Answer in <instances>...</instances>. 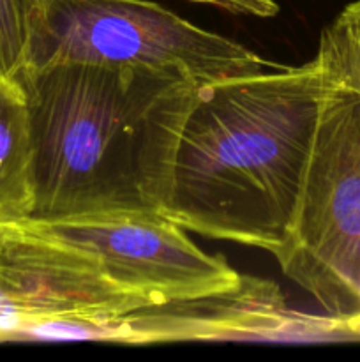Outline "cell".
<instances>
[{"label": "cell", "instance_id": "10", "mask_svg": "<svg viewBox=\"0 0 360 362\" xmlns=\"http://www.w3.org/2000/svg\"><path fill=\"white\" fill-rule=\"evenodd\" d=\"M34 0H0V74L16 76L25 60Z\"/></svg>", "mask_w": 360, "mask_h": 362}, {"label": "cell", "instance_id": "2", "mask_svg": "<svg viewBox=\"0 0 360 362\" xmlns=\"http://www.w3.org/2000/svg\"><path fill=\"white\" fill-rule=\"evenodd\" d=\"M323 88L316 57L198 85L162 214L203 237L274 253L299 198Z\"/></svg>", "mask_w": 360, "mask_h": 362}, {"label": "cell", "instance_id": "8", "mask_svg": "<svg viewBox=\"0 0 360 362\" xmlns=\"http://www.w3.org/2000/svg\"><path fill=\"white\" fill-rule=\"evenodd\" d=\"M34 205L27 92L18 76L0 74V226L32 218Z\"/></svg>", "mask_w": 360, "mask_h": 362}, {"label": "cell", "instance_id": "3", "mask_svg": "<svg viewBox=\"0 0 360 362\" xmlns=\"http://www.w3.org/2000/svg\"><path fill=\"white\" fill-rule=\"evenodd\" d=\"M323 80L299 198L272 255L286 278L360 339V95Z\"/></svg>", "mask_w": 360, "mask_h": 362}, {"label": "cell", "instance_id": "6", "mask_svg": "<svg viewBox=\"0 0 360 362\" xmlns=\"http://www.w3.org/2000/svg\"><path fill=\"white\" fill-rule=\"evenodd\" d=\"M152 306L112 281L94 257L25 219L0 226V341L60 320L112 322Z\"/></svg>", "mask_w": 360, "mask_h": 362}, {"label": "cell", "instance_id": "11", "mask_svg": "<svg viewBox=\"0 0 360 362\" xmlns=\"http://www.w3.org/2000/svg\"><path fill=\"white\" fill-rule=\"evenodd\" d=\"M189 2L210 6L229 14L254 18H272L279 13V4L275 0H189Z\"/></svg>", "mask_w": 360, "mask_h": 362}, {"label": "cell", "instance_id": "5", "mask_svg": "<svg viewBox=\"0 0 360 362\" xmlns=\"http://www.w3.org/2000/svg\"><path fill=\"white\" fill-rule=\"evenodd\" d=\"M28 219L94 257L115 285L152 306L232 292L242 281L222 255L200 250L186 228L159 212Z\"/></svg>", "mask_w": 360, "mask_h": 362}, {"label": "cell", "instance_id": "9", "mask_svg": "<svg viewBox=\"0 0 360 362\" xmlns=\"http://www.w3.org/2000/svg\"><path fill=\"white\" fill-rule=\"evenodd\" d=\"M316 59L328 80L360 95V0L348 4L325 28Z\"/></svg>", "mask_w": 360, "mask_h": 362}, {"label": "cell", "instance_id": "7", "mask_svg": "<svg viewBox=\"0 0 360 362\" xmlns=\"http://www.w3.org/2000/svg\"><path fill=\"white\" fill-rule=\"evenodd\" d=\"M126 322L129 345L175 339H353L342 322L288 311L272 283L247 276L232 292L148 306L127 315Z\"/></svg>", "mask_w": 360, "mask_h": 362}, {"label": "cell", "instance_id": "4", "mask_svg": "<svg viewBox=\"0 0 360 362\" xmlns=\"http://www.w3.org/2000/svg\"><path fill=\"white\" fill-rule=\"evenodd\" d=\"M62 62L148 67L196 83L265 67L239 41L150 0H34L20 73Z\"/></svg>", "mask_w": 360, "mask_h": 362}, {"label": "cell", "instance_id": "1", "mask_svg": "<svg viewBox=\"0 0 360 362\" xmlns=\"http://www.w3.org/2000/svg\"><path fill=\"white\" fill-rule=\"evenodd\" d=\"M30 112L32 219L162 214L198 85L138 66L62 62L18 74Z\"/></svg>", "mask_w": 360, "mask_h": 362}]
</instances>
